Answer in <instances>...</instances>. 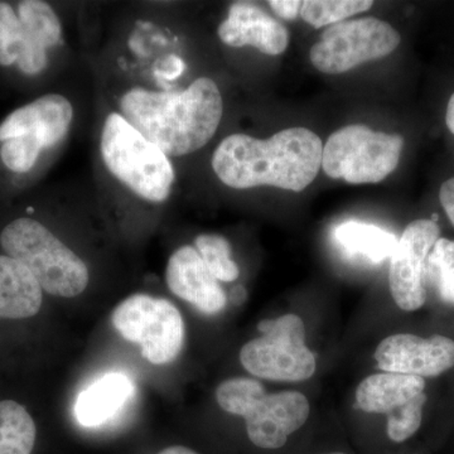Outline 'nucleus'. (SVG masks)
<instances>
[{
    "label": "nucleus",
    "mask_w": 454,
    "mask_h": 454,
    "mask_svg": "<svg viewBox=\"0 0 454 454\" xmlns=\"http://www.w3.org/2000/svg\"><path fill=\"white\" fill-rule=\"evenodd\" d=\"M309 414V399L298 391L265 393L244 415L247 439L258 450H282Z\"/></svg>",
    "instance_id": "10"
},
{
    "label": "nucleus",
    "mask_w": 454,
    "mask_h": 454,
    "mask_svg": "<svg viewBox=\"0 0 454 454\" xmlns=\"http://www.w3.org/2000/svg\"><path fill=\"white\" fill-rule=\"evenodd\" d=\"M262 336L240 351L241 365L260 379L309 380L316 372V357L306 345V327L300 316L284 315L258 325Z\"/></svg>",
    "instance_id": "6"
},
{
    "label": "nucleus",
    "mask_w": 454,
    "mask_h": 454,
    "mask_svg": "<svg viewBox=\"0 0 454 454\" xmlns=\"http://www.w3.org/2000/svg\"><path fill=\"white\" fill-rule=\"evenodd\" d=\"M155 454H201L193 448L184 446V444H173V446L164 447Z\"/></svg>",
    "instance_id": "29"
},
{
    "label": "nucleus",
    "mask_w": 454,
    "mask_h": 454,
    "mask_svg": "<svg viewBox=\"0 0 454 454\" xmlns=\"http://www.w3.org/2000/svg\"><path fill=\"white\" fill-rule=\"evenodd\" d=\"M439 200L442 206L446 211L447 216L450 217V223L454 226V177L448 179L442 184L439 191Z\"/></svg>",
    "instance_id": "28"
},
{
    "label": "nucleus",
    "mask_w": 454,
    "mask_h": 454,
    "mask_svg": "<svg viewBox=\"0 0 454 454\" xmlns=\"http://www.w3.org/2000/svg\"><path fill=\"white\" fill-rule=\"evenodd\" d=\"M333 239L346 256L367 264H380L391 258L399 240L387 230L360 221L340 223L334 229Z\"/></svg>",
    "instance_id": "18"
},
{
    "label": "nucleus",
    "mask_w": 454,
    "mask_h": 454,
    "mask_svg": "<svg viewBox=\"0 0 454 454\" xmlns=\"http://www.w3.org/2000/svg\"><path fill=\"white\" fill-rule=\"evenodd\" d=\"M0 244L8 256L31 271L42 291L73 298L88 286L89 270L82 259L38 221L14 220L3 230Z\"/></svg>",
    "instance_id": "3"
},
{
    "label": "nucleus",
    "mask_w": 454,
    "mask_h": 454,
    "mask_svg": "<svg viewBox=\"0 0 454 454\" xmlns=\"http://www.w3.org/2000/svg\"><path fill=\"white\" fill-rule=\"evenodd\" d=\"M133 384L122 373L114 372L95 381L77 397L74 414L83 427L106 423L133 394Z\"/></svg>",
    "instance_id": "17"
},
{
    "label": "nucleus",
    "mask_w": 454,
    "mask_h": 454,
    "mask_svg": "<svg viewBox=\"0 0 454 454\" xmlns=\"http://www.w3.org/2000/svg\"><path fill=\"white\" fill-rule=\"evenodd\" d=\"M400 41L399 32L378 18L345 20L325 29L310 49V62L324 74L348 73L358 65L390 55Z\"/></svg>",
    "instance_id": "8"
},
{
    "label": "nucleus",
    "mask_w": 454,
    "mask_h": 454,
    "mask_svg": "<svg viewBox=\"0 0 454 454\" xmlns=\"http://www.w3.org/2000/svg\"><path fill=\"white\" fill-rule=\"evenodd\" d=\"M372 0H306L301 4V17L313 28L345 22L355 14L372 9Z\"/></svg>",
    "instance_id": "21"
},
{
    "label": "nucleus",
    "mask_w": 454,
    "mask_h": 454,
    "mask_svg": "<svg viewBox=\"0 0 454 454\" xmlns=\"http://www.w3.org/2000/svg\"><path fill=\"white\" fill-rule=\"evenodd\" d=\"M41 152V145L37 142L20 137L3 143L0 157L8 169L16 173H26L37 162Z\"/></svg>",
    "instance_id": "26"
},
{
    "label": "nucleus",
    "mask_w": 454,
    "mask_h": 454,
    "mask_svg": "<svg viewBox=\"0 0 454 454\" xmlns=\"http://www.w3.org/2000/svg\"><path fill=\"white\" fill-rule=\"evenodd\" d=\"M373 356L382 372L434 378L454 366V340L439 334H393L379 343Z\"/></svg>",
    "instance_id": "11"
},
{
    "label": "nucleus",
    "mask_w": 454,
    "mask_h": 454,
    "mask_svg": "<svg viewBox=\"0 0 454 454\" xmlns=\"http://www.w3.org/2000/svg\"><path fill=\"white\" fill-rule=\"evenodd\" d=\"M25 40L20 17L8 3H0V65L17 64Z\"/></svg>",
    "instance_id": "25"
},
{
    "label": "nucleus",
    "mask_w": 454,
    "mask_h": 454,
    "mask_svg": "<svg viewBox=\"0 0 454 454\" xmlns=\"http://www.w3.org/2000/svg\"><path fill=\"white\" fill-rule=\"evenodd\" d=\"M404 139L399 134L373 131L363 124L334 131L322 153L328 177L352 184H378L395 170Z\"/></svg>",
    "instance_id": "5"
},
{
    "label": "nucleus",
    "mask_w": 454,
    "mask_h": 454,
    "mask_svg": "<svg viewBox=\"0 0 454 454\" xmlns=\"http://www.w3.org/2000/svg\"><path fill=\"white\" fill-rule=\"evenodd\" d=\"M112 324L122 339L137 343L142 356L153 365L172 363L184 348V318L164 298L130 295L114 310Z\"/></svg>",
    "instance_id": "7"
},
{
    "label": "nucleus",
    "mask_w": 454,
    "mask_h": 454,
    "mask_svg": "<svg viewBox=\"0 0 454 454\" xmlns=\"http://www.w3.org/2000/svg\"><path fill=\"white\" fill-rule=\"evenodd\" d=\"M74 109L62 95H44L20 107L0 124V142L25 138L35 140L42 149L57 145L70 129Z\"/></svg>",
    "instance_id": "12"
},
{
    "label": "nucleus",
    "mask_w": 454,
    "mask_h": 454,
    "mask_svg": "<svg viewBox=\"0 0 454 454\" xmlns=\"http://www.w3.org/2000/svg\"><path fill=\"white\" fill-rule=\"evenodd\" d=\"M37 427L25 406L14 400L0 402V454H32Z\"/></svg>",
    "instance_id": "19"
},
{
    "label": "nucleus",
    "mask_w": 454,
    "mask_h": 454,
    "mask_svg": "<svg viewBox=\"0 0 454 454\" xmlns=\"http://www.w3.org/2000/svg\"><path fill=\"white\" fill-rule=\"evenodd\" d=\"M18 17L29 37L44 49L55 47L61 40L62 27L51 5L41 0H25L18 4Z\"/></svg>",
    "instance_id": "20"
},
{
    "label": "nucleus",
    "mask_w": 454,
    "mask_h": 454,
    "mask_svg": "<svg viewBox=\"0 0 454 454\" xmlns=\"http://www.w3.org/2000/svg\"><path fill=\"white\" fill-rule=\"evenodd\" d=\"M267 393L258 380L234 378L221 382L216 390V400L226 413L243 417L250 408Z\"/></svg>",
    "instance_id": "24"
},
{
    "label": "nucleus",
    "mask_w": 454,
    "mask_h": 454,
    "mask_svg": "<svg viewBox=\"0 0 454 454\" xmlns=\"http://www.w3.org/2000/svg\"><path fill=\"white\" fill-rule=\"evenodd\" d=\"M167 284L173 294L205 315H217L226 306V293L192 247H182L168 260Z\"/></svg>",
    "instance_id": "13"
},
{
    "label": "nucleus",
    "mask_w": 454,
    "mask_h": 454,
    "mask_svg": "<svg viewBox=\"0 0 454 454\" xmlns=\"http://www.w3.org/2000/svg\"><path fill=\"white\" fill-rule=\"evenodd\" d=\"M321 454H348L346 452H328V453H321Z\"/></svg>",
    "instance_id": "31"
},
{
    "label": "nucleus",
    "mask_w": 454,
    "mask_h": 454,
    "mask_svg": "<svg viewBox=\"0 0 454 454\" xmlns=\"http://www.w3.org/2000/svg\"><path fill=\"white\" fill-rule=\"evenodd\" d=\"M427 283L439 298L454 304V241L439 238L427 260Z\"/></svg>",
    "instance_id": "22"
},
{
    "label": "nucleus",
    "mask_w": 454,
    "mask_h": 454,
    "mask_svg": "<svg viewBox=\"0 0 454 454\" xmlns=\"http://www.w3.org/2000/svg\"><path fill=\"white\" fill-rule=\"evenodd\" d=\"M322 153L321 138L303 127L280 130L269 139L232 134L215 151L212 168L236 190L271 186L301 192L318 175Z\"/></svg>",
    "instance_id": "1"
},
{
    "label": "nucleus",
    "mask_w": 454,
    "mask_h": 454,
    "mask_svg": "<svg viewBox=\"0 0 454 454\" xmlns=\"http://www.w3.org/2000/svg\"><path fill=\"white\" fill-rule=\"evenodd\" d=\"M196 250L212 276L219 282H234L240 276V269L231 258V245L223 236L202 234L197 236Z\"/></svg>",
    "instance_id": "23"
},
{
    "label": "nucleus",
    "mask_w": 454,
    "mask_h": 454,
    "mask_svg": "<svg viewBox=\"0 0 454 454\" xmlns=\"http://www.w3.org/2000/svg\"><path fill=\"white\" fill-rule=\"evenodd\" d=\"M424 390L426 381L419 376L373 373L358 385L356 403L365 413L387 415L389 420L408 408Z\"/></svg>",
    "instance_id": "15"
},
{
    "label": "nucleus",
    "mask_w": 454,
    "mask_h": 454,
    "mask_svg": "<svg viewBox=\"0 0 454 454\" xmlns=\"http://www.w3.org/2000/svg\"><path fill=\"white\" fill-rule=\"evenodd\" d=\"M122 118L168 157L199 151L210 142L223 118L216 82L200 77L184 91L133 88L121 98Z\"/></svg>",
    "instance_id": "2"
},
{
    "label": "nucleus",
    "mask_w": 454,
    "mask_h": 454,
    "mask_svg": "<svg viewBox=\"0 0 454 454\" xmlns=\"http://www.w3.org/2000/svg\"><path fill=\"white\" fill-rule=\"evenodd\" d=\"M303 2L301 0H271L269 2L274 13L284 18V20H293L301 16V8Z\"/></svg>",
    "instance_id": "27"
},
{
    "label": "nucleus",
    "mask_w": 454,
    "mask_h": 454,
    "mask_svg": "<svg viewBox=\"0 0 454 454\" xmlns=\"http://www.w3.org/2000/svg\"><path fill=\"white\" fill-rule=\"evenodd\" d=\"M446 122L448 129H450V133L454 134V94L450 97V101H448Z\"/></svg>",
    "instance_id": "30"
},
{
    "label": "nucleus",
    "mask_w": 454,
    "mask_h": 454,
    "mask_svg": "<svg viewBox=\"0 0 454 454\" xmlns=\"http://www.w3.org/2000/svg\"><path fill=\"white\" fill-rule=\"evenodd\" d=\"M441 230L433 220L409 223L391 256L389 286L400 309L413 312L427 301V260L437 243Z\"/></svg>",
    "instance_id": "9"
},
{
    "label": "nucleus",
    "mask_w": 454,
    "mask_h": 454,
    "mask_svg": "<svg viewBox=\"0 0 454 454\" xmlns=\"http://www.w3.org/2000/svg\"><path fill=\"white\" fill-rule=\"evenodd\" d=\"M100 151L107 169L134 193L149 202L168 199L175 182L172 163L121 114L107 115Z\"/></svg>",
    "instance_id": "4"
},
{
    "label": "nucleus",
    "mask_w": 454,
    "mask_h": 454,
    "mask_svg": "<svg viewBox=\"0 0 454 454\" xmlns=\"http://www.w3.org/2000/svg\"><path fill=\"white\" fill-rule=\"evenodd\" d=\"M42 288L31 271L16 259L0 255V319H25L42 307Z\"/></svg>",
    "instance_id": "16"
},
{
    "label": "nucleus",
    "mask_w": 454,
    "mask_h": 454,
    "mask_svg": "<svg viewBox=\"0 0 454 454\" xmlns=\"http://www.w3.org/2000/svg\"><path fill=\"white\" fill-rule=\"evenodd\" d=\"M219 37L231 47L252 46L269 56L283 53L289 44L288 29L249 2H236L219 27Z\"/></svg>",
    "instance_id": "14"
}]
</instances>
